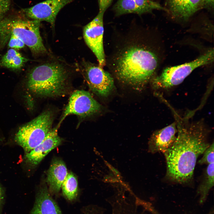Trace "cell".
Returning a JSON list of instances; mask_svg holds the SVG:
<instances>
[{"label":"cell","instance_id":"obj_24","mask_svg":"<svg viewBox=\"0 0 214 214\" xmlns=\"http://www.w3.org/2000/svg\"><path fill=\"white\" fill-rule=\"evenodd\" d=\"M103 181L107 182H121L119 180L113 173L106 176L103 179Z\"/></svg>","mask_w":214,"mask_h":214},{"label":"cell","instance_id":"obj_27","mask_svg":"<svg viewBox=\"0 0 214 214\" xmlns=\"http://www.w3.org/2000/svg\"><path fill=\"white\" fill-rule=\"evenodd\" d=\"M2 192L1 188L0 187V205H1L2 199Z\"/></svg>","mask_w":214,"mask_h":214},{"label":"cell","instance_id":"obj_18","mask_svg":"<svg viewBox=\"0 0 214 214\" xmlns=\"http://www.w3.org/2000/svg\"><path fill=\"white\" fill-rule=\"evenodd\" d=\"M61 188L63 194L67 199L71 201L76 199L78 191V182L72 173H68Z\"/></svg>","mask_w":214,"mask_h":214},{"label":"cell","instance_id":"obj_23","mask_svg":"<svg viewBox=\"0 0 214 214\" xmlns=\"http://www.w3.org/2000/svg\"><path fill=\"white\" fill-rule=\"evenodd\" d=\"M10 4V0H0V17L9 10Z\"/></svg>","mask_w":214,"mask_h":214},{"label":"cell","instance_id":"obj_3","mask_svg":"<svg viewBox=\"0 0 214 214\" xmlns=\"http://www.w3.org/2000/svg\"><path fill=\"white\" fill-rule=\"evenodd\" d=\"M40 21L21 17L0 20V48L7 44L10 36L21 40L33 55L45 54L46 49L40 33Z\"/></svg>","mask_w":214,"mask_h":214},{"label":"cell","instance_id":"obj_11","mask_svg":"<svg viewBox=\"0 0 214 214\" xmlns=\"http://www.w3.org/2000/svg\"><path fill=\"white\" fill-rule=\"evenodd\" d=\"M177 130L176 122L155 131L148 142V151L152 153L161 152L163 153L174 142Z\"/></svg>","mask_w":214,"mask_h":214},{"label":"cell","instance_id":"obj_16","mask_svg":"<svg viewBox=\"0 0 214 214\" xmlns=\"http://www.w3.org/2000/svg\"><path fill=\"white\" fill-rule=\"evenodd\" d=\"M28 60L16 50L10 48L0 60V66L14 70H19Z\"/></svg>","mask_w":214,"mask_h":214},{"label":"cell","instance_id":"obj_19","mask_svg":"<svg viewBox=\"0 0 214 214\" xmlns=\"http://www.w3.org/2000/svg\"><path fill=\"white\" fill-rule=\"evenodd\" d=\"M113 10L117 16L129 13L141 15L134 0H118Z\"/></svg>","mask_w":214,"mask_h":214},{"label":"cell","instance_id":"obj_21","mask_svg":"<svg viewBox=\"0 0 214 214\" xmlns=\"http://www.w3.org/2000/svg\"><path fill=\"white\" fill-rule=\"evenodd\" d=\"M214 145L213 142L202 154V157L198 161V164L208 165L214 163Z\"/></svg>","mask_w":214,"mask_h":214},{"label":"cell","instance_id":"obj_13","mask_svg":"<svg viewBox=\"0 0 214 214\" xmlns=\"http://www.w3.org/2000/svg\"><path fill=\"white\" fill-rule=\"evenodd\" d=\"M169 12L174 18L188 19L203 5V0H168Z\"/></svg>","mask_w":214,"mask_h":214},{"label":"cell","instance_id":"obj_6","mask_svg":"<svg viewBox=\"0 0 214 214\" xmlns=\"http://www.w3.org/2000/svg\"><path fill=\"white\" fill-rule=\"evenodd\" d=\"M54 117L51 112L45 111L21 127L16 133V141L29 152L40 144L52 129Z\"/></svg>","mask_w":214,"mask_h":214},{"label":"cell","instance_id":"obj_7","mask_svg":"<svg viewBox=\"0 0 214 214\" xmlns=\"http://www.w3.org/2000/svg\"><path fill=\"white\" fill-rule=\"evenodd\" d=\"M105 11L99 10L95 18L84 28L83 36L89 47L96 56L98 65L102 67L106 65V56L103 44V17Z\"/></svg>","mask_w":214,"mask_h":214},{"label":"cell","instance_id":"obj_26","mask_svg":"<svg viewBox=\"0 0 214 214\" xmlns=\"http://www.w3.org/2000/svg\"><path fill=\"white\" fill-rule=\"evenodd\" d=\"M203 5H205L211 7L213 6L214 0H203Z\"/></svg>","mask_w":214,"mask_h":214},{"label":"cell","instance_id":"obj_5","mask_svg":"<svg viewBox=\"0 0 214 214\" xmlns=\"http://www.w3.org/2000/svg\"><path fill=\"white\" fill-rule=\"evenodd\" d=\"M213 49L188 63L165 69L159 75L151 80L153 86L157 89H166L180 84L194 70L212 62Z\"/></svg>","mask_w":214,"mask_h":214},{"label":"cell","instance_id":"obj_17","mask_svg":"<svg viewBox=\"0 0 214 214\" xmlns=\"http://www.w3.org/2000/svg\"><path fill=\"white\" fill-rule=\"evenodd\" d=\"M204 174L198 189L201 202L204 200L214 185V163L207 165Z\"/></svg>","mask_w":214,"mask_h":214},{"label":"cell","instance_id":"obj_14","mask_svg":"<svg viewBox=\"0 0 214 214\" xmlns=\"http://www.w3.org/2000/svg\"><path fill=\"white\" fill-rule=\"evenodd\" d=\"M67 174L66 166L62 160H54L48 172L47 182L49 192L53 194L58 193Z\"/></svg>","mask_w":214,"mask_h":214},{"label":"cell","instance_id":"obj_15","mask_svg":"<svg viewBox=\"0 0 214 214\" xmlns=\"http://www.w3.org/2000/svg\"><path fill=\"white\" fill-rule=\"evenodd\" d=\"M31 214H62L61 211L45 186L39 191Z\"/></svg>","mask_w":214,"mask_h":214},{"label":"cell","instance_id":"obj_8","mask_svg":"<svg viewBox=\"0 0 214 214\" xmlns=\"http://www.w3.org/2000/svg\"><path fill=\"white\" fill-rule=\"evenodd\" d=\"M101 105L88 92L84 90L75 91L70 97L62 117L57 127L58 128L68 116L75 114L83 117L91 116L100 111Z\"/></svg>","mask_w":214,"mask_h":214},{"label":"cell","instance_id":"obj_12","mask_svg":"<svg viewBox=\"0 0 214 214\" xmlns=\"http://www.w3.org/2000/svg\"><path fill=\"white\" fill-rule=\"evenodd\" d=\"M58 128L56 127L52 129L40 144L27 153L26 159L30 163L38 164L51 150L61 144L62 139L57 133Z\"/></svg>","mask_w":214,"mask_h":214},{"label":"cell","instance_id":"obj_25","mask_svg":"<svg viewBox=\"0 0 214 214\" xmlns=\"http://www.w3.org/2000/svg\"><path fill=\"white\" fill-rule=\"evenodd\" d=\"M105 161L106 164L108 166L109 169L112 172V173L114 174L119 180H121L122 177L119 171L107 161Z\"/></svg>","mask_w":214,"mask_h":214},{"label":"cell","instance_id":"obj_22","mask_svg":"<svg viewBox=\"0 0 214 214\" xmlns=\"http://www.w3.org/2000/svg\"><path fill=\"white\" fill-rule=\"evenodd\" d=\"M8 42L9 48L16 50L22 49L25 45L21 40L13 36H10Z\"/></svg>","mask_w":214,"mask_h":214},{"label":"cell","instance_id":"obj_4","mask_svg":"<svg viewBox=\"0 0 214 214\" xmlns=\"http://www.w3.org/2000/svg\"><path fill=\"white\" fill-rule=\"evenodd\" d=\"M67 73L61 64L48 63L35 67L29 76L27 85L34 93L43 97L62 95L66 89Z\"/></svg>","mask_w":214,"mask_h":214},{"label":"cell","instance_id":"obj_2","mask_svg":"<svg viewBox=\"0 0 214 214\" xmlns=\"http://www.w3.org/2000/svg\"><path fill=\"white\" fill-rule=\"evenodd\" d=\"M176 139L163 154L166 165V176L177 183H187L192 179L198 157L210 144L208 132L201 122L176 123Z\"/></svg>","mask_w":214,"mask_h":214},{"label":"cell","instance_id":"obj_20","mask_svg":"<svg viewBox=\"0 0 214 214\" xmlns=\"http://www.w3.org/2000/svg\"><path fill=\"white\" fill-rule=\"evenodd\" d=\"M141 15L152 12L154 10H160L168 12L167 9L152 0H134Z\"/></svg>","mask_w":214,"mask_h":214},{"label":"cell","instance_id":"obj_10","mask_svg":"<svg viewBox=\"0 0 214 214\" xmlns=\"http://www.w3.org/2000/svg\"><path fill=\"white\" fill-rule=\"evenodd\" d=\"M75 0H46L23 9L25 15L32 20L45 21L54 26L56 15L65 6Z\"/></svg>","mask_w":214,"mask_h":214},{"label":"cell","instance_id":"obj_1","mask_svg":"<svg viewBox=\"0 0 214 214\" xmlns=\"http://www.w3.org/2000/svg\"><path fill=\"white\" fill-rule=\"evenodd\" d=\"M118 38L106 64L119 81L143 86L154 77L159 64L157 54L144 31H128Z\"/></svg>","mask_w":214,"mask_h":214},{"label":"cell","instance_id":"obj_9","mask_svg":"<svg viewBox=\"0 0 214 214\" xmlns=\"http://www.w3.org/2000/svg\"><path fill=\"white\" fill-rule=\"evenodd\" d=\"M84 71L89 86L97 95L107 97L114 89V81L112 75L98 65L85 63Z\"/></svg>","mask_w":214,"mask_h":214}]
</instances>
